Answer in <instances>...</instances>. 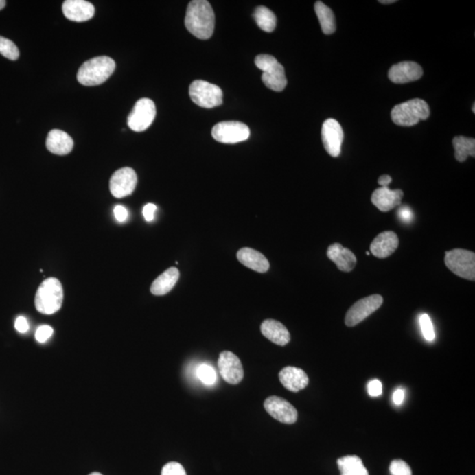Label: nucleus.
Segmentation results:
<instances>
[{
    "label": "nucleus",
    "mask_w": 475,
    "mask_h": 475,
    "mask_svg": "<svg viewBox=\"0 0 475 475\" xmlns=\"http://www.w3.org/2000/svg\"><path fill=\"white\" fill-rule=\"evenodd\" d=\"M196 376L201 380V382L207 386L214 385L217 381V373H216L214 368L206 364L198 367V370H196Z\"/></svg>",
    "instance_id": "c756f323"
},
{
    "label": "nucleus",
    "mask_w": 475,
    "mask_h": 475,
    "mask_svg": "<svg viewBox=\"0 0 475 475\" xmlns=\"http://www.w3.org/2000/svg\"><path fill=\"white\" fill-rule=\"evenodd\" d=\"M161 475H187L183 465L178 462H170L162 468Z\"/></svg>",
    "instance_id": "473e14b6"
},
{
    "label": "nucleus",
    "mask_w": 475,
    "mask_h": 475,
    "mask_svg": "<svg viewBox=\"0 0 475 475\" xmlns=\"http://www.w3.org/2000/svg\"><path fill=\"white\" fill-rule=\"evenodd\" d=\"M265 410L280 423L295 424L298 420V411L289 402L277 396H270L264 402Z\"/></svg>",
    "instance_id": "4468645a"
},
{
    "label": "nucleus",
    "mask_w": 475,
    "mask_h": 475,
    "mask_svg": "<svg viewBox=\"0 0 475 475\" xmlns=\"http://www.w3.org/2000/svg\"><path fill=\"white\" fill-rule=\"evenodd\" d=\"M89 475H102V474L98 473V472H95V473L90 474Z\"/></svg>",
    "instance_id": "c03bdc74"
},
{
    "label": "nucleus",
    "mask_w": 475,
    "mask_h": 475,
    "mask_svg": "<svg viewBox=\"0 0 475 475\" xmlns=\"http://www.w3.org/2000/svg\"><path fill=\"white\" fill-rule=\"evenodd\" d=\"M368 393L371 397H378L382 393V384L380 380H373L368 383Z\"/></svg>",
    "instance_id": "f704fd0d"
},
{
    "label": "nucleus",
    "mask_w": 475,
    "mask_h": 475,
    "mask_svg": "<svg viewBox=\"0 0 475 475\" xmlns=\"http://www.w3.org/2000/svg\"><path fill=\"white\" fill-rule=\"evenodd\" d=\"M399 246V238L392 231L381 233L371 244V252L377 258L385 259L392 255Z\"/></svg>",
    "instance_id": "a211bd4d"
},
{
    "label": "nucleus",
    "mask_w": 475,
    "mask_h": 475,
    "mask_svg": "<svg viewBox=\"0 0 475 475\" xmlns=\"http://www.w3.org/2000/svg\"><path fill=\"white\" fill-rule=\"evenodd\" d=\"M402 198V190H391L389 187H381L373 193L371 202L380 211L387 212L401 205Z\"/></svg>",
    "instance_id": "f3484780"
},
{
    "label": "nucleus",
    "mask_w": 475,
    "mask_h": 475,
    "mask_svg": "<svg viewBox=\"0 0 475 475\" xmlns=\"http://www.w3.org/2000/svg\"><path fill=\"white\" fill-rule=\"evenodd\" d=\"M453 148L455 149V158L459 162H465L467 157H475V139L463 136L453 139Z\"/></svg>",
    "instance_id": "bb28decb"
},
{
    "label": "nucleus",
    "mask_w": 475,
    "mask_h": 475,
    "mask_svg": "<svg viewBox=\"0 0 475 475\" xmlns=\"http://www.w3.org/2000/svg\"><path fill=\"white\" fill-rule=\"evenodd\" d=\"M340 475H369L367 467L358 456H345L337 461Z\"/></svg>",
    "instance_id": "393cba45"
},
{
    "label": "nucleus",
    "mask_w": 475,
    "mask_h": 475,
    "mask_svg": "<svg viewBox=\"0 0 475 475\" xmlns=\"http://www.w3.org/2000/svg\"><path fill=\"white\" fill-rule=\"evenodd\" d=\"M0 54L12 61L20 57V51L15 43L3 36H0Z\"/></svg>",
    "instance_id": "c85d7f7f"
},
{
    "label": "nucleus",
    "mask_w": 475,
    "mask_h": 475,
    "mask_svg": "<svg viewBox=\"0 0 475 475\" xmlns=\"http://www.w3.org/2000/svg\"><path fill=\"white\" fill-rule=\"evenodd\" d=\"M156 209H157V207L153 204L146 205L145 207H143V215L146 221L151 222L153 220Z\"/></svg>",
    "instance_id": "e433bc0d"
},
{
    "label": "nucleus",
    "mask_w": 475,
    "mask_h": 475,
    "mask_svg": "<svg viewBox=\"0 0 475 475\" xmlns=\"http://www.w3.org/2000/svg\"><path fill=\"white\" fill-rule=\"evenodd\" d=\"M211 135L216 141L223 143H237L248 139L250 130L240 121H222L215 125Z\"/></svg>",
    "instance_id": "6e6552de"
},
{
    "label": "nucleus",
    "mask_w": 475,
    "mask_h": 475,
    "mask_svg": "<svg viewBox=\"0 0 475 475\" xmlns=\"http://www.w3.org/2000/svg\"><path fill=\"white\" fill-rule=\"evenodd\" d=\"M389 470L392 475H412L410 467L402 459H395L391 462Z\"/></svg>",
    "instance_id": "2f4dec72"
},
{
    "label": "nucleus",
    "mask_w": 475,
    "mask_h": 475,
    "mask_svg": "<svg viewBox=\"0 0 475 475\" xmlns=\"http://www.w3.org/2000/svg\"><path fill=\"white\" fill-rule=\"evenodd\" d=\"M185 26L198 39L211 38L215 29L213 8L206 0H193L187 8Z\"/></svg>",
    "instance_id": "f257e3e1"
},
{
    "label": "nucleus",
    "mask_w": 475,
    "mask_h": 475,
    "mask_svg": "<svg viewBox=\"0 0 475 475\" xmlns=\"http://www.w3.org/2000/svg\"><path fill=\"white\" fill-rule=\"evenodd\" d=\"M62 12L68 20L83 23L95 15V9L93 4L85 0H67L62 6Z\"/></svg>",
    "instance_id": "dca6fc26"
},
{
    "label": "nucleus",
    "mask_w": 475,
    "mask_h": 475,
    "mask_svg": "<svg viewBox=\"0 0 475 475\" xmlns=\"http://www.w3.org/2000/svg\"><path fill=\"white\" fill-rule=\"evenodd\" d=\"M262 334L275 345L286 346L290 340L288 329L279 321L266 320L261 325Z\"/></svg>",
    "instance_id": "4be33fe9"
},
{
    "label": "nucleus",
    "mask_w": 475,
    "mask_h": 475,
    "mask_svg": "<svg viewBox=\"0 0 475 475\" xmlns=\"http://www.w3.org/2000/svg\"><path fill=\"white\" fill-rule=\"evenodd\" d=\"M430 115L428 103L424 100L414 99L396 105L392 109L391 117L393 123L399 126L410 127L417 125L420 121L426 120Z\"/></svg>",
    "instance_id": "20e7f679"
},
{
    "label": "nucleus",
    "mask_w": 475,
    "mask_h": 475,
    "mask_svg": "<svg viewBox=\"0 0 475 475\" xmlns=\"http://www.w3.org/2000/svg\"><path fill=\"white\" fill-rule=\"evenodd\" d=\"M327 255L328 259L334 262L340 271L351 272L356 267V255L349 248H343L340 243L329 246Z\"/></svg>",
    "instance_id": "aec40b11"
},
{
    "label": "nucleus",
    "mask_w": 475,
    "mask_h": 475,
    "mask_svg": "<svg viewBox=\"0 0 475 475\" xmlns=\"http://www.w3.org/2000/svg\"><path fill=\"white\" fill-rule=\"evenodd\" d=\"M405 392L402 389H398L395 390L393 393V403L395 405L399 406L402 404L403 401H404Z\"/></svg>",
    "instance_id": "ea45409f"
},
{
    "label": "nucleus",
    "mask_w": 475,
    "mask_h": 475,
    "mask_svg": "<svg viewBox=\"0 0 475 475\" xmlns=\"http://www.w3.org/2000/svg\"><path fill=\"white\" fill-rule=\"evenodd\" d=\"M321 137L328 154L334 158L338 157L345 139L343 128L338 121L331 118L325 121L321 130Z\"/></svg>",
    "instance_id": "ddd939ff"
},
{
    "label": "nucleus",
    "mask_w": 475,
    "mask_h": 475,
    "mask_svg": "<svg viewBox=\"0 0 475 475\" xmlns=\"http://www.w3.org/2000/svg\"><path fill=\"white\" fill-rule=\"evenodd\" d=\"M74 146L71 136L60 130L49 131L47 137L46 146L49 151L57 155H67L71 152Z\"/></svg>",
    "instance_id": "412c9836"
},
{
    "label": "nucleus",
    "mask_w": 475,
    "mask_h": 475,
    "mask_svg": "<svg viewBox=\"0 0 475 475\" xmlns=\"http://www.w3.org/2000/svg\"><path fill=\"white\" fill-rule=\"evenodd\" d=\"M473 112H474V113H475V103H474V105H473Z\"/></svg>",
    "instance_id": "a18cd8bd"
},
{
    "label": "nucleus",
    "mask_w": 475,
    "mask_h": 475,
    "mask_svg": "<svg viewBox=\"0 0 475 475\" xmlns=\"http://www.w3.org/2000/svg\"><path fill=\"white\" fill-rule=\"evenodd\" d=\"M115 62L113 59L102 56L84 62L78 71L77 79L81 85L99 86L113 74Z\"/></svg>",
    "instance_id": "f03ea898"
},
{
    "label": "nucleus",
    "mask_w": 475,
    "mask_h": 475,
    "mask_svg": "<svg viewBox=\"0 0 475 475\" xmlns=\"http://www.w3.org/2000/svg\"><path fill=\"white\" fill-rule=\"evenodd\" d=\"M367 255H371V253H370V252H367Z\"/></svg>",
    "instance_id": "49530a36"
},
{
    "label": "nucleus",
    "mask_w": 475,
    "mask_h": 475,
    "mask_svg": "<svg viewBox=\"0 0 475 475\" xmlns=\"http://www.w3.org/2000/svg\"><path fill=\"white\" fill-rule=\"evenodd\" d=\"M155 115L154 102L148 98L140 99L128 117V125L133 131L141 132L151 126Z\"/></svg>",
    "instance_id": "1a4fd4ad"
},
{
    "label": "nucleus",
    "mask_w": 475,
    "mask_h": 475,
    "mask_svg": "<svg viewBox=\"0 0 475 475\" xmlns=\"http://www.w3.org/2000/svg\"><path fill=\"white\" fill-rule=\"evenodd\" d=\"M114 213L115 218H117V220L120 222V223H123V222L126 221L128 218V211L126 208L124 207V206H115L114 209Z\"/></svg>",
    "instance_id": "c9c22d12"
},
{
    "label": "nucleus",
    "mask_w": 475,
    "mask_h": 475,
    "mask_svg": "<svg viewBox=\"0 0 475 475\" xmlns=\"http://www.w3.org/2000/svg\"><path fill=\"white\" fill-rule=\"evenodd\" d=\"M189 95L195 104L205 108H213L223 103V92L220 86L205 80L193 81Z\"/></svg>",
    "instance_id": "423d86ee"
},
{
    "label": "nucleus",
    "mask_w": 475,
    "mask_h": 475,
    "mask_svg": "<svg viewBox=\"0 0 475 475\" xmlns=\"http://www.w3.org/2000/svg\"><path fill=\"white\" fill-rule=\"evenodd\" d=\"M383 304V298L375 294L362 299L356 302L347 312L345 324L348 327H355L373 314Z\"/></svg>",
    "instance_id": "9d476101"
},
{
    "label": "nucleus",
    "mask_w": 475,
    "mask_h": 475,
    "mask_svg": "<svg viewBox=\"0 0 475 475\" xmlns=\"http://www.w3.org/2000/svg\"><path fill=\"white\" fill-rule=\"evenodd\" d=\"M378 183H379L381 187H389V184L392 183V177L385 174V176L379 178V181H378Z\"/></svg>",
    "instance_id": "a19ab883"
},
{
    "label": "nucleus",
    "mask_w": 475,
    "mask_h": 475,
    "mask_svg": "<svg viewBox=\"0 0 475 475\" xmlns=\"http://www.w3.org/2000/svg\"><path fill=\"white\" fill-rule=\"evenodd\" d=\"M395 2H397L396 0H386V1H384V0H381V1H380V3H381V4H385V5L386 4H393V3H395Z\"/></svg>",
    "instance_id": "79ce46f5"
},
{
    "label": "nucleus",
    "mask_w": 475,
    "mask_h": 475,
    "mask_svg": "<svg viewBox=\"0 0 475 475\" xmlns=\"http://www.w3.org/2000/svg\"><path fill=\"white\" fill-rule=\"evenodd\" d=\"M420 325L424 338L428 342H432L435 339V331H434L432 321H431L429 315L425 314L421 315Z\"/></svg>",
    "instance_id": "7c9ffc66"
},
{
    "label": "nucleus",
    "mask_w": 475,
    "mask_h": 475,
    "mask_svg": "<svg viewBox=\"0 0 475 475\" xmlns=\"http://www.w3.org/2000/svg\"><path fill=\"white\" fill-rule=\"evenodd\" d=\"M137 176L136 172L130 167L121 168L115 171L109 181V189L112 195L117 198H123L131 195L136 189Z\"/></svg>",
    "instance_id": "9b49d317"
},
{
    "label": "nucleus",
    "mask_w": 475,
    "mask_h": 475,
    "mask_svg": "<svg viewBox=\"0 0 475 475\" xmlns=\"http://www.w3.org/2000/svg\"><path fill=\"white\" fill-rule=\"evenodd\" d=\"M180 277V272L178 268L172 267L168 268L156 278L151 286V292L155 296H163L173 290L178 279Z\"/></svg>",
    "instance_id": "b1692460"
},
{
    "label": "nucleus",
    "mask_w": 475,
    "mask_h": 475,
    "mask_svg": "<svg viewBox=\"0 0 475 475\" xmlns=\"http://www.w3.org/2000/svg\"><path fill=\"white\" fill-rule=\"evenodd\" d=\"M399 216L401 220L404 222H410L412 218H413V213H412L410 209L408 207L399 209Z\"/></svg>",
    "instance_id": "58836bf2"
},
{
    "label": "nucleus",
    "mask_w": 475,
    "mask_h": 475,
    "mask_svg": "<svg viewBox=\"0 0 475 475\" xmlns=\"http://www.w3.org/2000/svg\"><path fill=\"white\" fill-rule=\"evenodd\" d=\"M6 2L5 0H0V10L5 8Z\"/></svg>",
    "instance_id": "37998d69"
},
{
    "label": "nucleus",
    "mask_w": 475,
    "mask_h": 475,
    "mask_svg": "<svg viewBox=\"0 0 475 475\" xmlns=\"http://www.w3.org/2000/svg\"><path fill=\"white\" fill-rule=\"evenodd\" d=\"M237 258L244 266L259 273H265L270 268V262L268 259L262 253L255 249L248 248L240 249L237 253Z\"/></svg>",
    "instance_id": "5701e85b"
},
{
    "label": "nucleus",
    "mask_w": 475,
    "mask_h": 475,
    "mask_svg": "<svg viewBox=\"0 0 475 475\" xmlns=\"http://www.w3.org/2000/svg\"><path fill=\"white\" fill-rule=\"evenodd\" d=\"M256 67L262 71V80L264 85L275 92H282L287 86L286 71L273 56L258 55L255 59Z\"/></svg>",
    "instance_id": "39448f33"
},
{
    "label": "nucleus",
    "mask_w": 475,
    "mask_h": 475,
    "mask_svg": "<svg viewBox=\"0 0 475 475\" xmlns=\"http://www.w3.org/2000/svg\"><path fill=\"white\" fill-rule=\"evenodd\" d=\"M218 367L224 381L231 385H237L242 382L244 370L240 359L231 351L220 353L218 358Z\"/></svg>",
    "instance_id": "f8f14e48"
},
{
    "label": "nucleus",
    "mask_w": 475,
    "mask_h": 475,
    "mask_svg": "<svg viewBox=\"0 0 475 475\" xmlns=\"http://www.w3.org/2000/svg\"><path fill=\"white\" fill-rule=\"evenodd\" d=\"M447 268L464 279L475 280V254L465 249H453L445 253Z\"/></svg>",
    "instance_id": "0eeeda50"
},
{
    "label": "nucleus",
    "mask_w": 475,
    "mask_h": 475,
    "mask_svg": "<svg viewBox=\"0 0 475 475\" xmlns=\"http://www.w3.org/2000/svg\"><path fill=\"white\" fill-rule=\"evenodd\" d=\"M255 21L257 26L265 32H273L277 26V17L266 6H258L254 12Z\"/></svg>",
    "instance_id": "cd10ccee"
},
{
    "label": "nucleus",
    "mask_w": 475,
    "mask_h": 475,
    "mask_svg": "<svg viewBox=\"0 0 475 475\" xmlns=\"http://www.w3.org/2000/svg\"><path fill=\"white\" fill-rule=\"evenodd\" d=\"M15 328H16L19 333L24 334L27 332L30 326L27 318L23 316L18 317L16 321H15Z\"/></svg>",
    "instance_id": "4c0bfd02"
},
{
    "label": "nucleus",
    "mask_w": 475,
    "mask_h": 475,
    "mask_svg": "<svg viewBox=\"0 0 475 475\" xmlns=\"http://www.w3.org/2000/svg\"><path fill=\"white\" fill-rule=\"evenodd\" d=\"M64 292L60 281L55 277L47 278L37 290L34 305L43 314H54L60 310Z\"/></svg>",
    "instance_id": "7ed1b4c3"
},
{
    "label": "nucleus",
    "mask_w": 475,
    "mask_h": 475,
    "mask_svg": "<svg viewBox=\"0 0 475 475\" xmlns=\"http://www.w3.org/2000/svg\"><path fill=\"white\" fill-rule=\"evenodd\" d=\"M53 333H54V330H53L51 327L47 326V325H43V326H40L37 328L36 332V339L37 342L40 343H46L47 340L51 338Z\"/></svg>",
    "instance_id": "72a5a7b5"
},
{
    "label": "nucleus",
    "mask_w": 475,
    "mask_h": 475,
    "mask_svg": "<svg viewBox=\"0 0 475 475\" xmlns=\"http://www.w3.org/2000/svg\"><path fill=\"white\" fill-rule=\"evenodd\" d=\"M424 71L417 62L405 61L393 65L389 71V78L393 83L406 84L420 80Z\"/></svg>",
    "instance_id": "2eb2a0df"
},
{
    "label": "nucleus",
    "mask_w": 475,
    "mask_h": 475,
    "mask_svg": "<svg viewBox=\"0 0 475 475\" xmlns=\"http://www.w3.org/2000/svg\"><path fill=\"white\" fill-rule=\"evenodd\" d=\"M314 9L323 33L332 34L336 32V17H334L333 11L321 1L315 3Z\"/></svg>",
    "instance_id": "a878e982"
},
{
    "label": "nucleus",
    "mask_w": 475,
    "mask_h": 475,
    "mask_svg": "<svg viewBox=\"0 0 475 475\" xmlns=\"http://www.w3.org/2000/svg\"><path fill=\"white\" fill-rule=\"evenodd\" d=\"M279 380L287 390L298 393L309 384V378L302 369L294 367L283 368L279 373Z\"/></svg>",
    "instance_id": "6ab92c4d"
}]
</instances>
